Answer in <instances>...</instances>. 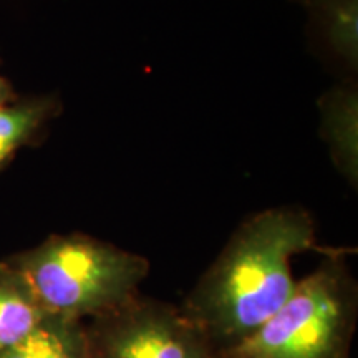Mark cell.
<instances>
[{
  "mask_svg": "<svg viewBox=\"0 0 358 358\" xmlns=\"http://www.w3.org/2000/svg\"><path fill=\"white\" fill-rule=\"evenodd\" d=\"M317 248L302 208H272L241 224L181 310L221 353L250 337L292 295V259Z\"/></svg>",
  "mask_w": 358,
  "mask_h": 358,
  "instance_id": "obj_1",
  "label": "cell"
},
{
  "mask_svg": "<svg viewBox=\"0 0 358 358\" xmlns=\"http://www.w3.org/2000/svg\"><path fill=\"white\" fill-rule=\"evenodd\" d=\"M47 315L90 320L140 295L146 257L87 234H55L6 259Z\"/></svg>",
  "mask_w": 358,
  "mask_h": 358,
  "instance_id": "obj_2",
  "label": "cell"
},
{
  "mask_svg": "<svg viewBox=\"0 0 358 358\" xmlns=\"http://www.w3.org/2000/svg\"><path fill=\"white\" fill-rule=\"evenodd\" d=\"M357 320V280L334 250L266 324L219 358H350Z\"/></svg>",
  "mask_w": 358,
  "mask_h": 358,
  "instance_id": "obj_3",
  "label": "cell"
},
{
  "mask_svg": "<svg viewBox=\"0 0 358 358\" xmlns=\"http://www.w3.org/2000/svg\"><path fill=\"white\" fill-rule=\"evenodd\" d=\"M88 358H219L181 307L136 295L85 322Z\"/></svg>",
  "mask_w": 358,
  "mask_h": 358,
  "instance_id": "obj_4",
  "label": "cell"
},
{
  "mask_svg": "<svg viewBox=\"0 0 358 358\" xmlns=\"http://www.w3.org/2000/svg\"><path fill=\"white\" fill-rule=\"evenodd\" d=\"M322 136L335 166L348 181L358 179V96L352 85L335 87L320 103Z\"/></svg>",
  "mask_w": 358,
  "mask_h": 358,
  "instance_id": "obj_5",
  "label": "cell"
},
{
  "mask_svg": "<svg viewBox=\"0 0 358 358\" xmlns=\"http://www.w3.org/2000/svg\"><path fill=\"white\" fill-rule=\"evenodd\" d=\"M45 315L24 277L0 262V352L24 340Z\"/></svg>",
  "mask_w": 358,
  "mask_h": 358,
  "instance_id": "obj_6",
  "label": "cell"
},
{
  "mask_svg": "<svg viewBox=\"0 0 358 358\" xmlns=\"http://www.w3.org/2000/svg\"><path fill=\"white\" fill-rule=\"evenodd\" d=\"M327 47L348 69L358 65V0H297Z\"/></svg>",
  "mask_w": 358,
  "mask_h": 358,
  "instance_id": "obj_7",
  "label": "cell"
},
{
  "mask_svg": "<svg viewBox=\"0 0 358 358\" xmlns=\"http://www.w3.org/2000/svg\"><path fill=\"white\" fill-rule=\"evenodd\" d=\"M0 358H88L85 322L45 315L24 340Z\"/></svg>",
  "mask_w": 358,
  "mask_h": 358,
  "instance_id": "obj_8",
  "label": "cell"
},
{
  "mask_svg": "<svg viewBox=\"0 0 358 358\" xmlns=\"http://www.w3.org/2000/svg\"><path fill=\"white\" fill-rule=\"evenodd\" d=\"M57 113L58 101L50 96L15 100L0 106V171L20 148L37 140Z\"/></svg>",
  "mask_w": 358,
  "mask_h": 358,
  "instance_id": "obj_9",
  "label": "cell"
},
{
  "mask_svg": "<svg viewBox=\"0 0 358 358\" xmlns=\"http://www.w3.org/2000/svg\"><path fill=\"white\" fill-rule=\"evenodd\" d=\"M15 100H17V96H15V93H13L10 83H8L7 80L0 75V106L8 105V103H12Z\"/></svg>",
  "mask_w": 358,
  "mask_h": 358,
  "instance_id": "obj_10",
  "label": "cell"
}]
</instances>
